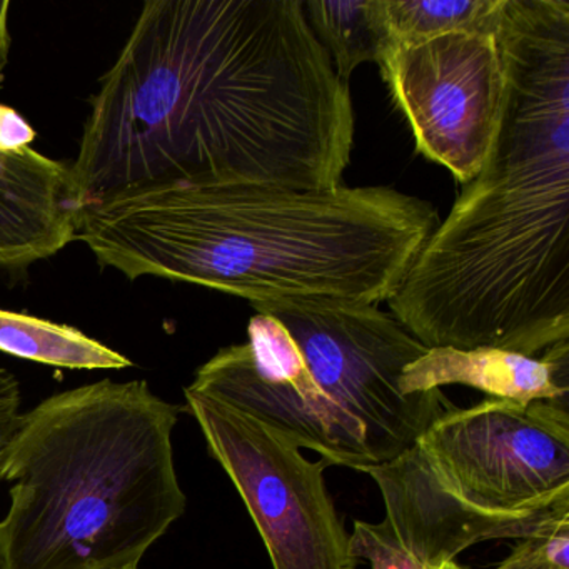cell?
<instances>
[{
  "label": "cell",
  "instance_id": "18",
  "mask_svg": "<svg viewBox=\"0 0 569 569\" xmlns=\"http://www.w3.org/2000/svg\"><path fill=\"white\" fill-rule=\"evenodd\" d=\"M21 389L18 379L0 368V466L21 426Z\"/></svg>",
  "mask_w": 569,
  "mask_h": 569
},
{
  "label": "cell",
  "instance_id": "21",
  "mask_svg": "<svg viewBox=\"0 0 569 569\" xmlns=\"http://www.w3.org/2000/svg\"><path fill=\"white\" fill-rule=\"evenodd\" d=\"M432 569H465V568H461V566L456 565L455 561H448V562H445V565L438 566V568H432Z\"/></svg>",
  "mask_w": 569,
  "mask_h": 569
},
{
  "label": "cell",
  "instance_id": "2",
  "mask_svg": "<svg viewBox=\"0 0 569 569\" xmlns=\"http://www.w3.org/2000/svg\"><path fill=\"white\" fill-rule=\"evenodd\" d=\"M496 34L495 141L386 302L428 349L536 356L569 341V2L502 0Z\"/></svg>",
  "mask_w": 569,
  "mask_h": 569
},
{
  "label": "cell",
  "instance_id": "7",
  "mask_svg": "<svg viewBox=\"0 0 569 569\" xmlns=\"http://www.w3.org/2000/svg\"><path fill=\"white\" fill-rule=\"evenodd\" d=\"M212 458L244 501L274 569H356L345 521L312 462L272 429L186 389Z\"/></svg>",
  "mask_w": 569,
  "mask_h": 569
},
{
  "label": "cell",
  "instance_id": "20",
  "mask_svg": "<svg viewBox=\"0 0 569 569\" xmlns=\"http://www.w3.org/2000/svg\"><path fill=\"white\" fill-rule=\"evenodd\" d=\"M11 2L0 0V81L4 79L6 66L9 62V49H11V36H9L8 18Z\"/></svg>",
  "mask_w": 569,
  "mask_h": 569
},
{
  "label": "cell",
  "instance_id": "5",
  "mask_svg": "<svg viewBox=\"0 0 569 569\" xmlns=\"http://www.w3.org/2000/svg\"><path fill=\"white\" fill-rule=\"evenodd\" d=\"M271 311L295 341L312 381L365 431L372 466L408 451L432 421L455 408L441 389L402 395V372L428 348L391 312L376 306Z\"/></svg>",
  "mask_w": 569,
  "mask_h": 569
},
{
  "label": "cell",
  "instance_id": "12",
  "mask_svg": "<svg viewBox=\"0 0 569 569\" xmlns=\"http://www.w3.org/2000/svg\"><path fill=\"white\" fill-rule=\"evenodd\" d=\"M452 385L468 386L488 398L509 399L519 405H568L569 341L551 346L541 358L491 348L428 349L405 369L399 389L402 395H415Z\"/></svg>",
  "mask_w": 569,
  "mask_h": 569
},
{
  "label": "cell",
  "instance_id": "11",
  "mask_svg": "<svg viewBox=\"0 0 569 569\" xmlns=\"http://www.w3.org/2000/svg\"><path fill=\"white\" fill-rule=\"evenodd\" d=\"M71 166L29 148H0V268L52 258L79 232Z\"/></svg>",
  "mask_w": 569,
  "mask_h": 569
},
{
  "label": "cell",
  "instance_id": "22",
  "mask_svg": "<svg viewBox=\"0 0 569 569\" xmlns=\"http://www.w3.org/2000/svg\"><path fill=\"white\" fill-rule=\"evenodd\" d=\"M0 569H4V566H2V556H0Z\"/></svg>",
  "mask_w": 569,
  "mask_h": 569
},
{
  "label": "cell",
  "instance_id": "14",
  "mask_svg": "<svg viewBox=\"0 0 569 569\" xmlns=\"http://www.w3.org/2000/svg\"><path fill=\"white\" fill-rule=\"evenodd\" d=\"M0 351L68 369H124L126 356L68 325L0 309Z\"/></svg>",
  "mask_w": 569,
  "mask_h": 569
},
{
  "label": "cell",
  "instance_id": "15",
  "mask_svg": "<svg viewBox=\"0 0 569 569\" xmlns=\"http://www.w3.org/2000/svg\"><path fill=\"white\" fill-rule=\"evenodd\" d=\"M502 0H379L388 46H409L495 24Z\"/></svg>",
  "mask_w": 569,
  "mask_h": 569
},
{
  "label": "cell",
  "instance_id": "8",
  "mask_svg": "<svg viewBox=\"0 0 569 569\" xmlns=\"http://www.w3.org/2000/svg\"><path fill=\"white\" fill-rule=\"evenodd\" d=\"M498 19L479 31L388 46L378 62L418 151L445 166L461 184L481 171L505 101Z\"/></svg>",
  "mask_w": 569,
  "mask_h": 569
},
{
  "label": "cell",
  "instance_id": "3",
  "mask_svg": "<svg viewBox=\"0 0 569 569\" xmlns=\"http://www.w3.org/2000/svg\"><path fill=\"white\" fill-rule=\"evenodd\" d=\"M439 222L392 188L164 184L86 206L78 238L129 279L206 286L256 311L356 309L395 295Z\"/></svg>",
  "mask_w": 569,
  "mask_h": 569
},
{
  "label": "cell",
  "instance_id": "17",
  "mask_svg": "<svg viewBox=\"0 0 569 569\" xmlns=\"http://www.w3.org/2000/svg\"><path fill=\"white\" fill-rule=\"evenodd\" d=\"M349 548L356 559H368L372 569H419L375 522L355 521Z\"/></svg>",
  "mask_w": 569,
  "mask_h": 569
},
{
  "label": "cell",
  "instance_id": "9",
  "mask_svg": "<svg viewBox=\"0 0 569 569\" xmlns=\"http://www.w3.org/2000/svg\"><path fill=\"white\" fill-rule=\"evenodd\" d=\"M188 391L214 399L298 446L328 466H372L365 431L326 398L271 309L248 325V341L221 349L196 372Z\"/></svg>",
  "mask_w": 569,
  "mask_h": 569
},
{
  "label": "cell",
  "instance_id": "6",
  "mask_svg": "<svg viewBox=\"0 0 569 569\" xmlns=\"http://www.w3.org/2000/svg\"><path fill=\"white\" fill-rule=\"evenodd\" d=\"M415 446L435 481L476 508H569L566 402L486 398L439 416Z\"/></svg>",
  "mask_w": 569,
  "mask_h": 569
},
{
  "label": "cell",
  "instance_id": "16",
  "mask_svg": "<svg viewBox=\"0 0 569 569\" xmlns=\"http://www.w3.org/2000/svg\"><path fill=\"white\" fill-rule=\"evenodd\" d=\"M496 569H569V515L519 539Z\"/></svg>",
  "mask_w": 569,
  "mask_h": 569
},
{
  "label": "cell",
  "instance_id": "1",
  "mask_svg": "<svg viewBox=\"0 0 569 569\" xmlns=\"http://www.w3.org/2000/svg\"><path fill=\"white\" fill-rule=\"evenodd\" d=\"M346 82L301 0L146 2L92 98L72 181L81 208L164 184L341 186Z\"/></svg>",
  "mask_w": 569,
  "mask_h": 569
},
{
  "label": "cell",
  "instance_id": "10",
  "mask_svg": "<svg viewBox=\"0 0 569 569\" xmlns=\"http://www.w3.org/2000/svg\"><path fill=\"white\" fill-rule=\"evenodd\" d=\"M359 471L375 479L385 499L382 528L419 569L452 561L476 542L526 538L569 515V508L498 512L468 505L435 481L416 446L386 465Z\"/></svg>",
  "mask_w": 569,
  "mask_h": 569
},
{
  "label": "cell",
  "instance_id": "4",
  "mask_svg": "<svg viewBox=\"0 0 569 569\" xmlns=\"http://www.w3.org/2000/svg\"><path fill=\"white\" fill-rule=\"evenodd\" d=\"M179 408L109 379L22 415L0 479L4 569H138L186 509L172 455Z\"/></svg>",
  "mask_w": 569,
  "mask_h": 569
},
{
  "label": "cell",
  "instance_id": "19",
  "mask_svg": "<svg viewBox=\"0 0 569 569\" xmlns=\"http://www.w3.org/2000/svg\"><path fill=\"white\" fill-rule=\"evenodd\" d=\"M36 131L19 112L0 104V148H26L34 141Z\"/></svg>",
  "mask_w": 569,
  "mask_h": 569
},
{
  "label": "cell",
  "instance_id": "13",
  "mask_svg": "<svg viewBox=\"0 0 569 569\" xmlns=\"http://www.w3.org/2000/svg\"><path fill=\"white\" fill-rule=\"evenodd\" d=\"M302 9L336 74L346 84L359 66L378 64L388 48L379 0H308Z\"/></svg>",
  "mask_w": 569,
  "mask_h": 569
}]
</instances>
